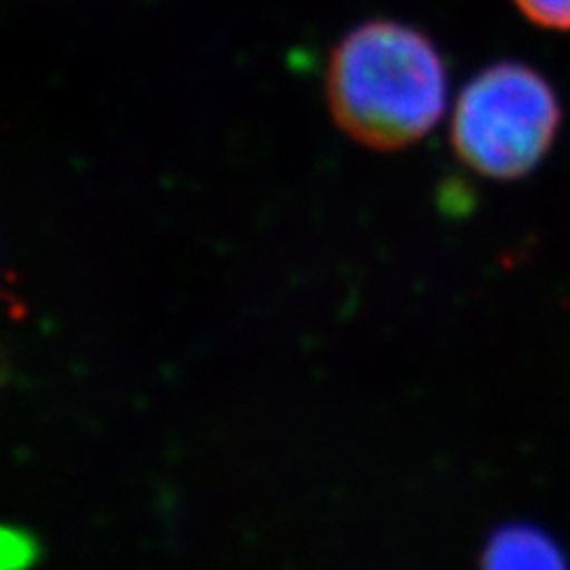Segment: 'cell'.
<instances>
[{
    "mask_svg": "<svg viewBox=\"0 0 570 570\" xmlns=\"http://www.w3.org/2000/svg\"><path fill=\"white\" fill-rule=\"evenodd\" d=\"M326 100L337 127L362 146L385 153L409 148L444 115L448 69L419 29L364 22L331 52Z\"/></svg>",
    "mask_w": 570,
    "mask_h": 570,
    "instance_id": "6da1fadb",
    "label": "cell"
},
{
    "mask_svg": "<svg viewBox=\"0 0 570 570\" xmlns=\"http://www.w3.org/2000/svg\"><path fill=\"white\" fill-rule=\"evenodd\" d=\"M559 124V98L542 75L521 62H497L461 88L452 146L469 169L511 181L542 163Z\"/></svg>",
    "mask_w": 570,
    "mask_h": 570,
    "instance_id": "7a4b0ae2",
    "label": "cell"
},
{
    "mask_svg": "<svg viewBox=\"0 0 570 570\" xmlns=\"http://www.w3.org/2000/svg\"><path fill=\"white\" fill-rule=\"evenodd\" d=\"M480 570H570L561 547L540 528L497 530L480 559Z\"/></svg>",
    "mask_w": 570,
    "mask_h": 570,
    "instance_id": "3957f363",
    "label": "cell"
},
{
    "mask_svg": "<svg viewBox=\"0 0 570 570\" xmlns=\"http://www.w3.org/2000/svg\"><path fill=\"white\" fill-rule=\"evenodd\" d=\"M530 22L547 29H570V0H513Z\"/></svg>",
    "mask_w": 570,
    "mask_h": 570,
    "instance_id": "277c9868",
    "label": "cell"
}]
</instances>
